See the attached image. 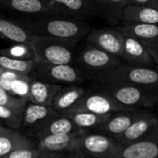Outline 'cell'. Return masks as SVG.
I'll use <instances>...</instances> for the list:
<instances>
[{
	"instance_id": "52a82bcc",
	"label": "cell",
	"mask_w": 158,
	"mask_h": 158,
	"mask_svg": "<svg viewBox=\"0 0 158 158\" xmlns=\"http://www.w3.org/2000/svg\"><path fill=\"white\" fill-rule=\"evenodd\" d=\"M78 68L87 77L97 75L108 71L121 63L118 57L106 53V51L89 44L84 47L75 57V62Z\"/></svg>"
},
{
	"instance_id": "4fadbf2b",
	"label": "cell",
	"mask_w": 158,
	"mask_h": 158,
	"mask_svg": "<svg viewBox=\"0 0 158 158\" xmlns=\"http://www.w3.org/2000/svg\"><path fill=\"white\" fill-rule=\"evenodd\" d=\"M118 158H158V127L141 141L119 145Z\"/></svg>"
},
{
	"instance_id": "e575fe53",
	"label": "cell",
	"mask_w": 158,
	"mask_h": 158,
	"mask_svg": "<svg viewBox=\"0 0 158 158\" xmlns=\"http://www.w3.org/2000/svg\"><path fill=\"white\" fill-rule=\"evenodd\" d=\"M12 131H13L12 129H10V128H8L6 126H3L2 124H0V135L7 133V132H10Z\"/></svg>"
},
{
	"instance_id": "1f68e13d",
	"label": "cell",
	"mask_w": 158,
	"mask_h": 158,
	"mask_svg": "<svg viewBox=\"0 0 158 158\" xmlns=\"http://www.w3.org/2000/svg\"><path fill=\"white\" fill-rule=\"evenodd\" d=\"M41 154L35 144L16 148L4 158H40Z\"/></svg>"
},
{
	"instance_id": "83f0119b",
	"label": "cell",
	"mask_w": 158,
	"mask_h": 158,
	"mask_svg": "<svg viewBox=\"0 0 158 158\" xmlns=\"http://www.w3.org/2000/svg\"><path fill=\"white\" fill-rule=\"evenodd\" d=\"M0 121L12 130L19 131L22 121V113L10 107L0 106Z\"/></svg>"
},
{
	"instance_id": "277c9868",
	"label": "cell",
	"mask_w": 158,
	"mask_h": 158,
	"mask_svg": "<svg viewBox=\"0 0 158 158\" xmlns=\"http://www.w3.org/2000/svg\"><path fill=\"white\" fill-rule=\"evenodd\" d=\"M98 83L120 82L143 87L158 88V69L120 63L114 69L95 77Z\"/></svg>"
},
{
	"instance_id": "ffe728a7",
	"label": "cell",
	"mask_w": 158,
	"mask_h": 158,
	"mask_svg": "<svg viewBox=\"0 0 158 158\" xmlns=\"http://www.w3.org/2000/svg\"><path fill=\"white\" fill-rule=\"evenodd\" d=\"M32 33L16 19L0 14V38L13 43L29 44Z\"/></svg>"
},
{
	"instance_id": "5b68a950",
	"label": "cell",
	"mask_w": 158,
	"mask_h": 158,
	"mask_svg": "<svg viewBox=\"0 0 158 158\" xmlns=\"http://www.w3.org/2000/svg\"><path fill=\"white\" fill-rule=\"evenodd\" d=\"M118 150L119 144L113 137L86 131L78 136L75 157L118 158Z\"/></svg>"
},
{
	"instance_id": "74e56055",
	"label": "cell",
	"mask_w": 158,
	"mask_h": 158,
	"mask_svg": "<svg viewBox=\"0 0 158 158\" xmlns=\"http://www.w3.org/2000/svg\"><path fill=\"white\" fill-rule=\"evenodd\" d=\"M0 124H2V123H1V121H0Z\"/></svg>"
},
{
	"instance_id": "d590c367",
	"label": "cell",
	"mask_w": 158,
	"mask_h": 158,
	"mask_svg": "<svg viewBox=\"0 0 158 158\" xmlns=\"http://www.w3.org/2000/svg\"><path fill=\"white\" fill-rule=\"evenodd\" d=\"M152 6H154V7H156V8H157L158 9V0L156 2V3H154L153 5H151Z\"/></svg>"
},
{
	"instance_id": "5bb4252c",
	"label": "cell",
	"mask_w": 158,
	"mask_h": 158,
	"mask_svg": "<svg viewBox=\"0 0 158 158\" xmlns=\"http://www.w3.org/2000/svg\"><path fill=\"white\" fill-rule=\"evenodd\" d=\"M158 127V119L152 114L145 112L137 120H135L125 131L114 139L119 145H128L145 138Z\"/></svg>"
},
{
	"instance_id": "44dd1931",
	"label": "cell",
	"mask_w": 158,
	"mask_h": 158,
	"mask_svg": "<svg viewBox=\"0 0 158 158\" xmlns=\"http://www.w3.org/2000/svg\"><path fill=\"white\" fill-rule=\"evenodd\" d=\"M86 91L87 90L79 84H69L65 87L62 86L54 97L52 107L62 114L72 107Z\"/></svg>"
},
{
	"instance_id": "836d02e7",
	"label": "cell",
	"mask_w": 158,
	"mask_h": 158,
	"mask_svg": "<svg viewBox=\"0 0 158 158\" xmlns=\"http://www.w3.org/2000/svg\"><path fill=\"white\" fill-rule=\"evenodd\" d=\"M157 0H130V4H136V5H153Z\"/></svg>"
},
{
	"instance_id": "3957f363",
	"label": "cell",
	"mask_w": 158,
	"mask_h": 158,
	"mask_svg": "<svg viewBox=\"0 0 158 158\" xmlns=\"http://www.w3.org/2000/svg\"><path fill=\"white\" fill-rule=\"evenodd\" d=\"M100 90L108 94L119 105L127 108L153 107L158 104V88L137 86L128 83H99Z\"/></svg>"
},
{
	"instance_id": "8d00e7d4",
	"label": "cell",
	"mask_w": 158,
	"mask_h": 158,
	"mask_svg": "<svg viewBox=\"0 0 158 158\" xmlns=\"http://www.w3.org/2000/svg\"><path fill=\"white\" fill-rule=\"evenodd\" d=\"M3 70H4V69H2V68L0 67V74L2 73V71H3Z\"/></svg>"
},
{
	"instance_id": "9c48e42d",
	"label": "cell",
	"mask_w": 158,
	"mask_h": 158,
	"mask_svg": "<svg viewBox=\"0 0 158 158\" xmlns=\"http://www.w3.org/2000/svg\"><path fill=\"white\" fill-rule=\"evenodd\" d=\"M125 109L131 108H127L119 105L108 94L102 90H99L95 92L86 91L85 94L79 99V101L66 112L85 110L100 115H109L111 113Z\"/></svg>"
},
{
	"instance_id": "2e32d148",
	"label": "cell",
	"mask_w": 158,
	"mask_h": 158,
	"mask_svg": "<svg viewBox=\"0 0 158 158\" xmlns=\"http://www.w3.org/2000/svg\"><path fill=\"white\" fill-rule=\"evenodd\" d=\"M56 13L81 19L97 14L92 0H46Z\"/></svg>"
},
{
	"instance_id": "7402d4cb",
	"label": "cell",
	"mask_w": 158,
	"mask_h": 158,
	"mask_svg": "<svg viewBox=\"0 0 158 158\" xmlns=\"http://www.w3.org/2000/svg\"><path fill=\"white\" fill-rule=\"evenodd\" d=\"M122 20L126 22L158 24V9L149 5L129 4L124 8Z\"/></svg>"
},
{
	"instance_id": "30bf717a",
	"label": "cell",
	"mask_w": 158,
	"mask_h": 158,
	"mask_svg": "<svg viewBox=\"0 0 158 158\" xmlns=\"http://www.w3.org/2000/svg\"><path fill=\"white\" fill-rule=\"evenodd\" d=\"M60 115L52 106H42L29 102L22 113L20 131L31 138L43 128L51 118Z\"/></svg>"
},
{
	"instance_id": "484cf974",
	"label": "cell",
	"mask_w": 158,
	"mask_h": 158,
	"mask_svg": "<svg viewBox=\"0 0 158 158\" xmlns=\"http://www.w3.org/2000/svg\"><path fill=\"white\" fill-rule=\"evenodd\" d=\"M96 7L97 13L103 15L107 19L118 21L122 19L123 11L130 0H92Z\"/></svg>"
},
{
	"instance_id": "8fae6325",
	"label": "cell",
	"mask_w": 158,
	"mask_h": 158,
	"mask_svg": "<svg viewBox=\"0 0 158 158\" xmlns=\"http://www.w3.org/2000/svg\"><path fill=\"white\" fill-rule=\"evenodd\" d=\"M86 41L89 44L94 45L122 61L123 43L118 29L91 30L86 36Z\"/></svg>"
},
{
	"instance_id": "ac0fdd59",
	"label": "cell",
	"mask_w": 158,
	"mask_h": 158,
	"mask_svg": "<svg viewBox=\"0 0 158 158\" xmlns=\"http://www.w3.org/2000/svg\"><path fill=\"white\" fill-rule=\"evenodd\" d=\"M0 7L25 16L56 13L46 0H0Z\"/></svg>"
},
{
	"instance_id": "6da1fadb",
	"label": "cell",
	"mask_w": 158,
	"mask_h": 158,
	"mask_svg": "<svg viewBox=\"0 0 158 158\" xmlns=\"http://www.w3.org/2000/svg\"><path fill=\"white\" fill-rule=\"evenodd\" d=\"M32 34L61 38L79 42L91 31L90 26L81 19L57 13L24 16L16 19Z\"/></svg>"
},
{
	"instance_id": "d6986e66",
	"label": "cell",
	"mask_w": 158,
	"mask_h": 158,
	"mask_svg": "<svg viewBox=\"0 0 158 158\" xmlns=\"http://www.w3.org/2000/svg\"><path fill=\"white\" fill-rule=\"evenodd\" d=\"M62 85L49 83L31 77L29 88V101L42 106H52L54 97Z\"/></svg>"
},
{
	"instance_id": "9a60e30c",
	"label": "cell",
	"mask_w": 158,
	"mask_h": 158,
	"mask_svg": "<svg viewBox=\"0 0 158 158\" xmlns=\"http://www.w3.org/2000/svg\"><path fill=\"white\" fill-rule=\"evenodd\" d=\"M144 113L145 111L137 108L125 109L111 113L99 131L114 138L125 131Z\"/></svg>"
},
{
	"instance_id": "8992f818",
	"label": "cell",
	"mask_w": 158,
	"mask_h": 158,
	"mask_svg": "<svg viewBox=\"0 0 158 158\" xmlns=\"http://www.w3.org/2000/svg\"><path fill=\"white\" fill-rule=\"evenodd\" d=\"M33 79L54 84H81L86 76L73 64H44L37 63L30 74Z\"/></svg>"
},
{
	"instance_id": "f1b7e54d",
	"label": "cell",
	"mask_w": 158,
	"mask_h": 158,
	"mask_svg": "<svg viewBox=\"0 0 158 158\" xmlns=\"http://www.w3.org/2000/svg\"><path fill=\"white\" fill-rule=\"evenodd\" d=\"M29 102L30 101L28 99L21 98L9 94L0 86V106H7L19 113H23Z\"/></svg>"
},
{
	"instance_id": "7a4b0ae2",
	"label": "cell",
	"mask_w": 158,
	"mask_h": 158,
	"mask_svg": "<svg viewBox=\"0 0 158 158\" xmlns=\"http://www.w3.org/2000/svg\"><path fill=\"white\" fill-rule=\"evenodd\" d=\"M78 42L32 34L29 45L37 63L44 64H73L75 62L74 48Z\"/></svg>"
},
{
	"instance_id": "603a6c76",
	"label": "cell",
	"mask_w": 158,
	"mask_h": 158,
	"mask_svg": "<svg viewBox=\"0 0 158 158\" xmlns=\"http://www.w3.org/2000/svg\"><path fill=\"white\" fill-rule=\"evenodd\" d=\"M62 115L69 117L78 128L85 131H88L90 130L99 131L110 114L100 115V114H95V113L85 111V110H77V111L66 112V113H63Z\"/></svg>"
},
{
	"instance_id": "4dcf8cb0",
	"label": "cell",
	"mask_w": 158,
	"mask_h": 158,
	"mask_svg": "<svg viewBox=\"0 0 158 158\" xmlns=\"http://www.w3.org/2000/svg\"><path fill=\"white\" fill-rule=\"evenodd\" d=\"M30 81H31L30 75H25L13 80L10 83V94L29 100Z\"/></svg>"
},
{
	"instance_id": "4316f807",
	"label": "cell",
	"mask_w": 158,
	"mask_h": 158,
	"mask_svg": "<svg viewBox=\"0 0 158 158\" xmlns=\"http://www.w3.org/2000/svg\"><path fill=\"white\" fill-rule=\"evenodd\" d=\"M35 65L36 61L34 59H18L0 53V67L4 69L30 75Z\"/></svg>"
},
{
	"instance_id": "ba28073f",
	"label": "cell",
	"mask_w": 158,
	"mask_h": 158,
	"mask_svg": "<svg viewBox=\"0 0 158 158\" xmlns=\"http://www.w3.org/2000/svg\"><path fill=\"white\" fill-rule=\"evenodd\" d=\"M81 133L47 135L34 141L40 151V158L75 157L78 136Z\"/></svg>"
},
{
	"instance_id": "d4e9b609",
	"label": "cell",
	"mask_w": 158,
	"mask_h": 158,
	"mask_svg": "<svg viewBox=\"0 0 158 158\" xmlns=\"http://www.w3.org/2000/svg\"><path fill=\"white\" fill-rule=\"evenodd\" d=\"M33 144V141L27 135L20 131L13 130L10 132L0 135V157L4 158L16 148Z\"/></svg>"
},
{
	"instance_id": "7c38bea8",
	"label": "cell",
	"mask_w": 158,
	"mask_h": 158,
	"mask_svg": "<svg viewBox=\"0 0 158 158\" xmlns=\"http://www.w3.org/2000/svg\"><path fill=\"white\" fill-rule=\"evenodd\" d=\"M119 31L123 43V61L137 66H156V62L143 42L121 30Z\"/></svg>"
},
{
	"instance_id": "e0dca14e",
	"label": "cell",
	"mask_w": 158,
	"mask_h": 158,
	"mask_svg": "<svg viewBox=\"0 0 158 158\" xmlns=\"http://www.w3.org/2000/svg\"><path fill=\"white\" fill-rule=\"evenodd\" d=\"M85 131L78 128L75 123L65 115H58L51 118L43 128L35 132L31 139L34 142L47 135H63L70 133H83Z\"/></svg>"
},
{
	"instance_id": "d6a6232c",
	"label": "cell",
	"mask_w": 158,
	"mask_h": 158,
	"mask_svg": "<svg viewBox=\"0 0 158 158\" xmlns=\"http://www.w3.org/2000/svg\"><path fill=\"white\" fill-rule=\"evenodd\" d=\"M143 44L147 47L149 53L151 54V56H153V58L156 62V65L158 67V41L143 43Z\"/></svg>"
},
{
	"instance_id": "cb8c5ba5",
	"label": "cell",
	"mask_w": 158,
	"mask_h": 158,
	"mask_svg": "<svg viewBox=\"0 0 158 158\" xmlns=\"http://www.w3.org/2000/svg\"><path fill=\"white\" fill-rule=\"evenodd\" d=\"M118 29L143 43L158 41V24L124 21L123 25Z\"/></svg>"
},
{
	"instance_id": "f546056e",
	"label": "cell",
	"mask_w": 158,
	"mask_h": 158,
	"mask_svg": "<svg viewBox=\"0 0 158 158\" xmlns=\"http://www.w3.org/2000/svg\"><path fill=\"white\" fill-rule=\"evenodd\" d=\"M0 53L18 59H34V55L29 44L15 43V45L8 49H0Z\"/></svg>"
}]
</instances>
